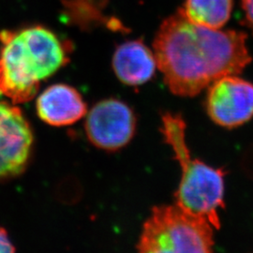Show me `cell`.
Returning a JSON list of instances; mask_svg holds the SVG:
<instances>
[{
	"label": "cell",
	"mask_w": 253,
	"mask_h": 253,
	"mask_svg": "<svg viewBox=\"0 0 253 253\" xmlns=\"http://www.w3.org/2000/svg\"><path fill=\"white\" fill-rule=\"evenodd\" d=\"M247 35L192 23L180 9L165 19L154 41V54L173 94L192 97L218 78L240 73L251 63Z\"/></svg>",
	"instance_id": "cell-1"
},
{
	"label": "cell",
	"mask_w": 253,
	"mask_h": 253,
	"mask_svg": "<svg viewBox=\"0 0 253 253\" xmlns=\"http://www.w3.org/2000/svg\"><path fill=\"white\" fill-rule=\"evenodd\" d=\"M0 42V95L13 103L32 100L40 83L69 61L67 42L45 27L4 30Z\"/></svg>",
	"instance_id": "cell-2"
},
{
	"label": "cell",
	"mask_w": 253,
	"mask_h": 253,
	"mask_svg": "<svg viewBox=\"0 0 253 253\" xmlns=\"http://www.w3.org/2000/svg\"><path fill=\"white\" fill-rule=\"evenodd\" d=\"M161 130L182 169L176 205L219 228L218 211L224 208V172L191 159L186 144V123L179 115L164 114Z\"/></svg>",
	"instance_id": "cell-3"
},
{
	"label": "cell",
	"mask_w": 253,
	"mask_h": 253,
	"mask_svg": "<svg viewBox=\"0 0 253 253\" xmlns=\"http://www.w3.org/2000/svg\"><path fill=\"white\" fill-rule=\"evenodd\" d=\"M213 246V226L208 219L175 205L154 208L137 249L144 253H208Z\"/></svg>",
	"instance_id": "cell-4"
},
{
	"label": "cell",
	"mask_w": 253,
	"mask_h": 253,
	"mask_svg": "<svg viewBox=\"0 0 253 253\" xmlns=\"http://www.w3.org/2000/svg\"><path fill=\"white\" fill-rule=\"evenodd\" d=\"M136 118L126 103L116 99L101 100L87 115L85 132L93 145L116 151L129 143L135 133Z\"/></svg>",
	"instance_id": "cell-5"
},
{
	"label": "cell",
	"mask_w": 253,
	"mask_h": 253,
	"mask_svg": "<svg viewBox=\"0 0 253 253\" xmlns=\"http://www.w3.org/2000/svg\"><path fill=\"white\" fill-rule=\"evenodd\" d=\"M32 145L33 133L21 110L0 101V182L24 172Z\"/></svg>",
	"instance_id": "cell-6"
},
{
	"label": "cell",
	"mask_w": 253,
	"mask_h": 253,
	"mask_svg": "<svg viewBox=\"0 0 253 253\" xmlns=\"http://www.w3.org/2000/svg\"><path fill=\"white\" fill-rule=\"evenodd\" d=\"M207 109L219 126H241L253 117V84L235 76L225 75L210 84Z\"/></svg>",
	"instance_id": "cell-7"
},
{
	"label": "cell",
	"mask_w": 253,
	"mask_h": 253,
	"mask_svg": "<svg viewBox=\"0 0 253 253\" xmlns=\"http://www.w3.org/2000/svg\"><path fill=\"white\" fill-rule=\"evenodd\" d=\"M37 113L48 125L69 126L85 116L86 104L75 88L57 84L49 86L40 95L37 100Z\"/></svg>",
	"instance_id": "cell-8"
},
{
	"label": "cell",
	"mask_w": 253,
	"mask_h": 253,
	"mask_svg": "<svg viewBox=\"0 0 253 253\" xmlns=\"http://www.w3.org/2000/svg\"><path fill=\"white\" fill-rule=\"evenodd\" d=\"M157 66L155 54L142 40L120 44L113 57L115 73L120 81L128 85H140L149 81Z\"/></svg>",
	"instance_id": "cell-9"
},
{
	"label": "cell",
	"mask_w": 253,
	"mask_h": 253,
	"mask_svg": "<svg viewBox=\"0 0 253 253\" xmlns=\"http://www.w3.org/2000/svg\"><path fill=\"white\" fill-rule=\"evenodd\" d=\"M180 9L192 23L219 29L231 17L233 0H186Z\"/></svg>",
	"instance_id": "cell-10"
},
{
	"label": "cell",
	"mask_w": 253,
	"mask_h": 253,
	"mask_svg": "<svg viewBox=\"0 0 253 253\" xmlns=\"http://www.w3.org/2000/svg\"><path fill=\"white\" fill-rule=\"evenodd\" d=\"M242 8L244 9V25L253 33V0H242Z\"/></svg>",
	"instance_id": "cell-11"
},
{
	"label": "cell",
	"mask_w": 253,
	"mask_h": 253,
	"mask_svg": "<svg viewBox=\"0 0 253 253\" xmlns=\"http://www.w3.org/2000/svg\"><path fill=\"white\" fill-rule=\"evenodd\" d=\"M14 251L15 248L10 242L7 231L0 227V253H13Z\"/></svg>",
	"instance_id": "cell-12"
}]
</instances>
